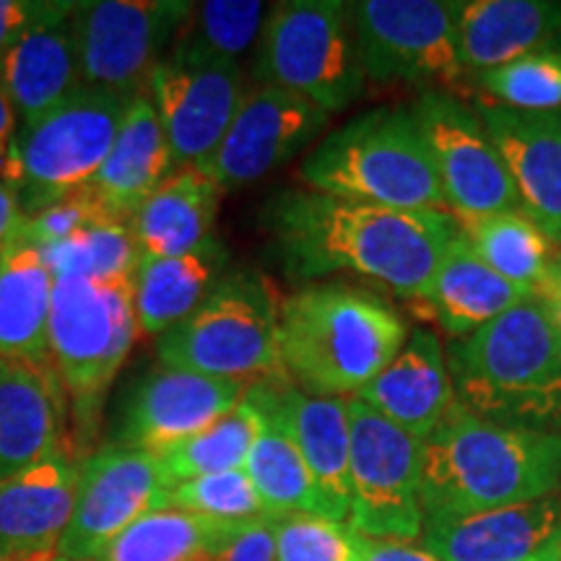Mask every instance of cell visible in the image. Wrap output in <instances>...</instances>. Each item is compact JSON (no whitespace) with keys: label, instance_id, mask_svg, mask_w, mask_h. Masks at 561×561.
Listing matches in <instances>:
<instances>
[{"label":"cell","instance_id":"cell-28","mask_svg":"<svg viewBox=\"0 0 561 561\" xmlns=\"http://www.w3.org/2000/svg\"><path fill=\"white\" fill-rule=\"evenodd\" d=\"M530 297L528 289L491 271L458 234L434 273L430 294L416 307H424L442 331L458 341Z\"/></svg>","mask_w":561,"mask_h":561},{"label":"cell","instance_id":"cell-21","mask_svg":"<svg viewBox=\"0 0 561 561\" xmlns=\"http://www.w3.org/2000/svg\"><path fill=\"white\" fill-rule=\"evenodd\" d=\"M354 398L424 442L455 403L447 354L437 335L426 328L409 333L388 367Z\"/></svg>","mask_w":561,"mask_h":561},{"label":"cell","instance_id":"cell-42","mask_svg":"<svg viewBox=\"0 0 561 561\" xmlns=\"http://www.w3.org/2000/svg\"><path fill=\"white\" fill-rule=\"evenodd\" d=\"M45 5L37 0H0V55L26 32L32 21L39 19Z\"/></svg>","mask_w":561,"mask_h":561},{"label":"cell","instance_id":"cell-4","mask_svg":"<svg viewBox=\"0 0 561 561\" xmlns=\"http://www.w3.org/2000/svg\"><path fill=\"white\" fill-rule=\"evenodd\" d=\"M409 341L388 301L348 284H307L280 301V364L312 398H354Z\"/></svg>","mask_w":561,"mask_h":561},{"label":"cell","instance_id":"cell-12","mask_svg":"<svg viewBox=\"0 0 561 561\" xmlns=\"http://www.w3.org/2000/svg\"><path fill=\"white\" fill-rule=\"evenodd\" d=\"M193 3L94 0L76 3L73 32L81 83L125 100L149 91L151 73L172 50Z\"/></svg>","mask_w":561,"mask_h":561},{"label":"cell","instance_id":"cell-45","mask_svg":"<svg viewBox=\"0 0 561 561\" xmlns=\"http://www.w3.org/2000/svg\"><path fill=\"white\" fill-rule=\"evenodd\" d=\"M16 110L5 94L3 83H0V151H5L11 146V140L16 138Z\"/></svg>","mask_w":561,"mask_h":561},{"label":"cell","instance_id":"cell-38","mask_svg":"<svg viewBox=\"0 0 561 561\" xmlns=\"http://www.w3.org/2000/svg\"><path fill=\"white\" fill-rule=\"evenodd\" d=\"M167 507L185 510L193 512V515L214 517V520L224 523L268 517L244 468H240V471L208 473L198 476V479L174 483L170 494H167Z\"/></svg>","mask_w":561,"mask_h":561},{"label":"cell","instance_id":"cell-51","mask_svg":"<svg viewBox=\"0 0 561 561\" xmlns=\"http://www.w3.org/2000/svg\"><path fill=\"white\" fill-rule=\"evenodd\" d=\"M53 561H76V559H66V557H55Z\"/></svg>","mask_w":561,"mask_h":561},{"label":"cell","instance_id":"cell-30","mask_svg":"<svg viewBox=\"0 0 561 561\" xmlns=\"http://www.w3.org/2000/svg\"><path fill=\"white\" fill-rule=\"evenodd\" d=\"M53 271L34 244L19 240L0 257V359L53 367Z\"/></svg>","mask_w":561,"mask_h":561},{"label":"cell","instance_id":"cell-27","mask_svg":"<svg viewBox=\"0 0 561 561\" xmlns=\"http://www.w3.org/2000/svg\"><path fill=\"white\" fill-rule=\"evenodd\" d=\"M286 377L257 380L248 388V398L261 411V432L244 462L252 486L261 496L265 515L271 520H284L291 515H320L318 491L312 476L301 458L289 424L278 405V382Z\"/></svg>","mask_w":561,"mask_h":561},{"label":"cell","instance_id":"cell-47","mask_svg":"<svg viewBox=\"0 0 561 561\" xmlns=\"http://www.w3.org/2000/svg\"><path fill=\"white\" fill-rule=\"evenodd\" d=\"M538 299H543L546 310H549V318L553 322V328H557L559 335H561V294L559 291H541L538 294Z\"/></svg>","mask_w":561,"mask_h":561},{"label":"cell","instance_id":"cell-43","mask_svg":"<svg viewBox=\"0 0 561 561\" xmlns=\"http://www.w3.org/2000/svg\"><path fill=\"white\" fill-rule=\"evenodd\" d=\"M21 224H24V210L19 195L9 187H0V257L19 242Z\"/></svg>","mask_w":561,"mask_h":561},{"label":"cell","instance_id":"cell-1","mask_svg":"<svg viewBox=\"0 0 561 561\" xmlns=\"http://www.w3.org/2000/svg\"><path fill=\"white\" fill-rule=\"evenodd\" d=\"M261 221L289 278L320 280L346 271L416 305L460 234L450 210L390 208L314 191L276 193Z\"/></svg>","mask_w":561,"mask_h":561},{"label":"cell","instance_id":"cell-2","mask_svg":"<svg viewBox=\"0 0 561 561\" xmlns=\"http://www.w3.org/2000/svg\"><path fill=\"white\" fill-rule=\"evenodd\" d=\"M561 494V437L491 424L455 401L421 450L426 520Z\"/></svg>","mask_w":561,"mask_h":561},{"label":"cell","instance_id":"cell-37","mask_svg":"<svg viewBox=\"0 0 561 561\" xmlns=\"http://www.w3.org/2000/svg\"><path fill=\"white\" fill-rule=\"evenodd\" d=\"M476 83L491 102L523 112L561 110V55H528L507 66L481 70Z\"/></svg>","mask_w":561,"mask_h":561},{"label":"cell","instance_id":"cell-25","mask_svg":"<svg viewBox=\"0 0 561 561\" xmlns=\"http://www.w3.org/2000/svg\"><path fill=\"white\" fill-rule=\"evenodd\" d=\"M55 371L0 359V479L66 453Z\"/></svg>","mask_w":561,"mask_h":561},{"label":"cell","instance_id":"cell-18","mask_svg":"<svg viewBox=\"0 0 561 561\" xmlns=\"http://www.w3.org/2000/svg\"><path fill=\"white\" fill-rule=\"evenodd\" d=\"M515 185L520 210L561 248V112H523L473 102Z\"/></svg>","mask_w":561,"mask_h":561},{"label":"cell","instance_id":"cell-9","mask_svg":"<svg viewBox=\"0 0 561 561\" xmlns=\"http://www.w3.org/2000/svg\"><path fill=\"white\" fill-rule=\"evenodd\" d=\"M130 102L112 91L81 87L58 107L21 125L16 151L24 216L91 185L115 146Z\"/></svg>","mask_w":561,"mask_h":561},{"label":"cell","instance_id":"cell-8","mask_svg":"<svg viewBox=\"0 0 561 561\" xmlns=\"http://www.w3.org/2000/svg\"><path fill=\"white\" fill-rule=\"evenodd\" d=\"M136 341V273L55 276L50 364L83 419L102 403Z\"/></svg>","mask_w":561,"mask_h":561},{"label":"cell","instance_id":"cell-44","mask_svg":"<svg viewBox=\"0 0 561 561\" xmlns=\"http://www.w3.org/2000/svg\"><path fill=\"white\" fill-rule=\"evenodd\" d=\"M364 561H439L416 543L398 541H369L364 546Z\"/></svg>","mask_w":561,"mask_h":561},{"label":"cell","instance_id":"cell-11","mask_svg":"<svg viewBox=\"0 0 561 561\" xmlns=\"http://www.w3.org/2000/svg\"><path fill=\"white\" fill-rule=\"evenodd\" d=\"M351 430L348 525L369 541L416 543L424 533L421 450L424 442L346 398Z\"/></svg>","mask_w":561,"mask_h":561},{"label":"cell","instance_id":"cell-31","mask_svg":"<svg viewBox=\"0 0 561 561\" xmlns=\"http://www.w3.org/2000/svg\"><path fill=\"white\" fill-rule=\"evenodd\" d=\"M229 250L216 234L198 250L167 261H140L136 271L138 335L159 339L191 318L227 276Z\"/></svg>","mask_w":561,"mask_h":561},{"label":"cell","instance_id":"cell-32","mask_svg":"<svg viewBox=\"0 0 561 561\" xmlns=\"http://www.w3.org/2000/svg\"><path fill=\"white\" fill-rule=\"evenodd\" d=\"M234 525L174 507L153 510L125 528L94 561H214Z\"/></svg>","mask_w":561,"mask_h":561},{"label":"cell","instance_id":"cell-50","mask_svg":"<svg viewBox=\"0 0 561 561\" xmlns=\"http://www.w3.org/2000/svg\"><path fill=\"white\" fill-rule=\"evenodd\" d=\"M553 549H557V546H553ZM553 549H551L549 553H546V557H541V559H538V561H551V557H553Z\"/></svg>","mask_w":561,"mask_h":561},{"label":"cell","instance_id":"cell-3","mask_svg":"<svg viewBox=\"0 0 561 561\" xmlns=\"http://www.w3.org/2000/svg\"><path fill=\"white\" fill-rule=\"evenodd\" d=\"M445 354L460 405L491 424L561 437V335L543 299H523Z\"/></svg>","mask_w":561,"mask_h":561},{"label":"cell","instance_id":"cell-20","mask_svg":"<svg viewBox=\"0 0 561 561\" xmlns=\"http://www.w3.org/2000/svg\"><path fill=\"white\" fill-rule=\"evenodd\" d=\"M73 9L76 3H47L39 19L0 55V83L21 125L37 121L83 87Z\"/></svg>","mask_w":561,"mask_h":561},{"label":"cell","instance_id":"cell-46","mask_svg":"<svg viewBox=\"0 0 561 561\" xmlns=\"http://www.w3.org/2000/svg\"><path fill=\"white\" fill-rule=\"evenodd\" d=\"M55 557H58V546H50V549L9 553V557H0V561H53Z\"/></svg>","mask_w":561,"mask_h":561},{"label":"cell","instance_id":"cell-5","mask_svg":"<svg viewBox=\"0 0 561 561\" xmlns=\"http://www.w3.org/2000/svg\"><path fill=\"white\" fill-rule=\"evenodd\" d=\"M314 193L390 208H442L432 153L411 107H377L351 117L301 161Z\"/></svg>","mask_w":561,"mask_h":561},{"label":"cell","instance_id":"cell-34","mask_svg":"<svg viewBox=\"0 0 561 561\" xmlns=\"http://www.w3.org/2000/svg\"><path fill=\"white\" fill-rule=\"evenodd\" d=\"M268 5L261 0H206L193 3L174 39L170 58L191 62H240L261 39Z\"/></svg>","mask_w":561,"mask_h":561},{"label":"cell","instance_id":"cell-35","mask_svg":"<svg viewBox=\"0 0 561 561\" xmlns=\"http://www.w3.org/2000/svg\"><path fill=\"white\" fill-rule=\"evenodd\" d=\"M261 411L250 401L248 392L240 403L221 416L208 430L195 437L185 439L182 445L172 447L170 453L161 455L167 473H170L172 486L180 481L198 479L208 473L240 471L250 458L252 445H255L257 432H261Z\"/></svg>","mask_w":561,"mask_h":561},{"label":"cell","instance_id":"cell-33","mask_svg":"<svg viewBox=\"0 0 561 561\" xmlns=\"http://www.w3.org/2000/svg\"><path fill=\"white\" fill-rule=\"evenodd\" d=\"M460 234L491 271L528 289L533 297L543 289L553 257V242L523 210L458 219Z\"/></svg>","mask_w":561,"mask_h":561},{"label":"cell","instance_id":"cell-13","mask_svg":"<svg viewBox=\"0 0 561 561\" xmlns=\"http://www.w3.org/2000/svg\"><path fill=\"white\" fill-rule=\"evenodd\" d=\"M432 153L445 210L455 219L520 210L515 185L473 107L445 91H424L411 104Z\"/></svg>","mask_w":561,"mask_h":561},{"label":"cell","instance_id":"cell-36","mask_svg":"<svg viewBox=\"0 0 561 561\" xmlns=\"http://www.w3.org/2000/svg\"><path fill=\"white\" fill-rule=\"evenodd\" d=\"M53 276L115 278L138 271L140 252L128 221H102L70 240L39 250Z\"/></svg>","mask_w":561,"mask_h":561},{"label":"cell","instance_id":"cell-23","mask_svg":"<svg viewBox=\"0 0 561 561\" xmlns=\"http://www.w3.org/2000/svg\"><path fill=\"white\" fill-rule=\"evenodd\" d=\"M278 405L318 491L320 515L348 520L351 430L346 398H312L289 377L278 382Z\"/></svg>","mask_w":561,"mask_h":561},{"label":"cell","instance_id":"cell-48","mask_svg":"<svg viewBox=\"0 0 561 561\" xmlns=\"http://www.w3.org/2000/svg\"><path fill=\"white\" fill-rule=\"evenodd\" d=\"M559 291L561 294V248L553 250V257L549 263V276H546V284L541 291ZM538 291V294H541Z\"/></svg>","mask_w":561,"mask_h":561},{"label":"cell","instance_id":"cell-19","mask_svg":"<svg viewBox=\"0 0 561 561\" xmlns=\"http://www.w3.org/2000/svg\"><path fill=\"white\" fill-rule=\"evenodd\" d=\"M561 541V494L426 520L421 549L439 561H538Z\"/></svg>","mask_w":561,"mask_h":561},{"label":"cell","instance_id":"cell-39","mask_svg":"<svg viewBox=\"0 0 561 561\" xmlns=\"http://www.w3.org/2000/svg\"><path fill=\"white\" fill-rule=\"evenodd\" d=\"M367 538L348 523L314 515L276 520V561H364Z\"/></svg>","mask_w":561,"mask_h":561},{"label":"cell","instance_id":"cell-17","mask_svg":"<svg viewBox=\"0 0 561 561\" xmlns=\"http://www.w3.org/2000/svg\"><path fill=\"white\" fill-rule=\"evenodd\" d=\"M149 96L164 128L174 170L206 161L244 100L240 62H191L167 55L151 73Z\"/></svg>","mask_w":561,"mask_h":561},{"label":"cell","instance_id":"cell-41","mask_svg":"<svg viewBox=\"0 0 561 561\" xmlns=\"http://www.w3.org/2000/svg\"><path fill=\"white\" fill-rule=\"evenodd\" d=\"M214 561H276V520L255 517L237 523Z\"/></svg>","mask_w":561,"mask_h":561},{"label":"cell","instance_id":"cell-22","mask_svg":"<svg viewBox=\"0 0 561 561\" xmlns=\"http://www.w3.org/2000/svg\"><path fill=\"white\" fill-rule=\"evenodd\" d=\"M460 62L468 76L528 55H561L559 0H471L458 13Z\"/></svg>","mask_w":561,"mask_h":561},{"label":"cell","instance_id":"cell-26","mask_svg":"<svg viewBox=\"0 0 561 561\" xmlns=\"http://www.w3.org/2000/svg\"><path fill=\"white\" fill-rule=\"evenodd\" d=\"M221 187L198 167L174 170L130 216L140 261H167L198 250L214 237Z\"/></svg>","mask_w":561,"mask_h":561},{"label":"cell","instance_id":"cell-29","mask_svg":"<svg viewBox=\"0 0 561 561\" xmlns=\"http://www.w3.org/2000/svg\"><path fill=\"white\" fill-rule=\"evenodd\" d=\"M172 172L174 161L157 107L149 94H140L128 104L115 146L89 187L117 219L130 224V216Z\"/></svg>","mask_w":561,"mask_h":561},{"label":"cell","instance_id":"cell-16","mask_svg":"<svg viewBox=\"0 0 561 561\" xmlns=\"http://www.w3.org/2000/svg\"><path fill=\"white\" fill-rule=\"evenodd\" d=\"M328 121V112L299 94L255 87L244 91L227 136L198 170L206 172L221 193L252 185L305 151L325 130Z\"/></svg>","mask_w":561,"mask_h":561},{"label":"cell","instance_id":"cell-7","mask_svg":"<svg viewBox=\"0 0 561 561\" xmlns=\"http://www.w3.org/2000/svg\"><path fill=\"white\" fill-rule=\"evenodd\" d=\"M252 81L312 102L328 115L364 94L359 45L348 3L339 0H286L273 5L255 45Z\"/></svg>","mask_w":561,"mask_h":561},{"label":"cell","instance_id":"cell-15","mask_svg":"<svg viewBox=\"0 0 561 561\" xmlns=\"http://www.w3.org/2000/svg\"><path fill=\"white\" fill-rule=\"evenodd\" d=\"M248 388V382L157 367L125 390L112 439L117 447L164 455L227 416Z\"/></svg>","mask_w":561,"mask_h":561},{"label":"cell","instance_id":"cell-49","mask_svg":"<svg viewBox=\"0 0 561 561\" xmlns=\"http://www.w3.org/2000/svg\"><path fill=\"white\" fill-rule=\"evenodd\" d=\"M551 561H561V541L557 543V549H553V557H551Z\"/></svg>","mask_w":561,"mask_h":561},{"label":"cell","instance_id":"cell-14","mask_svg":"<svg viewBox=\"0 0 561 561\" xmlns=\"http://www.w3.org/2000/svg\"><path fill=\"white\" fill-rule=\"evenodd\" d=\"M172 479L161 455L110 445L79 468L73 515L58 557L94 561L146 512L164 510Z\"/></svg>","mask_w":561,"mask_h":561},{"label":"cell","instance_id":"cell-10","mask_svg":"<svg viewBox=\"0 0 561 561\" xmlns=\"http://www.w3.org/2000/svg\"><path fill=\"white\" fill-rule=\"evenodd\" d=\"M367 81L409 83L455 94L462 89L458 13L453 0H356L348 3Z\"/></svg>","mask_w":561,"mask_h":561},{"label":"cell","instance_id":"cell-52","mask_svg":"<svg viewBox=\"0 0 561 561\" xmlns=\"http://www.w3.org/2000/svg\"><path fill=\"white\" fill-rule=\"evenodd\" d=\"M559 112H561V110H559Z\"/></svg>","mask_w":561,"mask_h":561},{"label":"cell","instance_id":"cell-24","mask_svg":"<svg viewBox=\"0 0 561 561\" xmlns=\"http://www.w3.org/2000/svg\"><path fill=\"white\" fill-rule=\"evenodd\" d=\"M79 466L55 453L0 479V557L58 546L73 515Z\"/></svg>","mask_w":561,"mask_h":561},{"label":"cell","instance_id":"cell-6","mask_svg":"<svg viewBox=\"0 0 561 561\" xmlns=\"http://www.w3.org/2000/svg\"><path fill=\"white\" fill-rule=\"evenodd\" d=\"M280 301L255 271L227 273L210 297L180 325L161 333L153 351L161 367L257 382L289 377L280 364Z\"/></svg>","mask_w":561,"mask_h":561},{"label":"cell","instance_id":"cell-40","mask_svg":"<svg viewBox=\"0 0 561 561\" xmlns=\"http://www.w3.org/2000/svg\"><path fill=\"white\" fill-rule=\"evenodd\" d=\"M102 221H123V219H117V216L104 206L100 195L87 185L81 187V191L66 195V198L55 201L53 206L37 210V214L24 216L19 240L45 250V248H53V244L66 242L73 234H79V231Z\"/></svg>","mask_w":561,"mask_h":561}]
</instances>
